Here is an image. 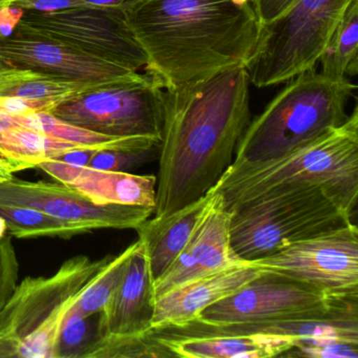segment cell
Masks as SVG:
<instances>
[{
  "label": "cell",
  "mask_w": 358,
  "mask_h": 358,
  "mask_svg": "<svg viewBox=\"0 0 358 358\" xmlns=\"http://www.w3.org/2000/svg\"><path fill=\"white\" fill-rule=\"evenodd\" d=\"M138 244L139 242L137 241L120 255L110 257L91 284L81 293L76 303L71 308V311L77 312L85 317L101 311L120 285L129 259Z\"/></svg>",
  "instance_id": "25"
},
{
  "label": "cell",
  "mask_w": 358,
  "mask_h": 358,
  "mask_svg": "<svg viewBox=\"0 0 358 358\" xmlns=\"http://www.w3.org/2000/svg\"><path fill=\"white\" fill-rule=\"evenodd\" d=\"M351 0H295L275 20L263 24L257 49L246 66L259 89L291 80L315 68Z\"/></svg>",
  "instance_id": "7"
},
{
  "label": "cell",
  "mask_w": 358,
  "mask_h": 358,
  "mask_svg": "<svg viewBox=\"0 0 358 358\" xmlns=\"http://www.w3.org/2000/svg\"><path fill=\"white\" fill-rule=\"evenodd\" d=\"M285 357L357 358L358 343H335L322 345H293Z\"/></svg>",
  "instance_id": "29"
},
{
  "label": "cell",
  "mask_w": 358,
  "mask_h": 358,
  "mask_svg": "<svg viewBox=\"0 0 358 358\" xmlns=\"http://www.w3.org/2000/svg\"><path fill=\"white\" fill-rule=\"evenodd\" d=\"M37 167L98 205H139L154 209L156 206V176L100 171L55 159L43 161Z\"/></svg>",
  "instance_id": "18"
},
{
  "label": "cell",
  "mask_w": 358,
  "mask_h": 358,
  "mask_svg": "<svg viewBox=\"0 0 358 358\" xmlns=\"http://www.w3.org/2000/svg\"><path fill=\"white\" fill-rule=\"evenodd\" d=\"M357 299L332 296L301 280L263 270L240 290L206 308L198 320L226 326L326 320L357 309Z\"/></svg>",
  "instance_id": "8"
},
{
  "label": "cell",
  "mask_w": 358,
  "mask_h": 358,
  "mask_svg": "<svg viewBox=\"0 0 358 358\" xmlns=\"http://www.w3.org/2000/svg\"><path fill=\"white\" fill-rule=\"evenodd\" d=\"M80 148H93L64 141L22 125L0 131V157L24 163L29 169L45 160H57L66 152Z\"/></svg>",
  "instance_id": "22"
},
{
  "label": "cell",
  "mask_w": 358,
  "mask_h": 358,
  "mask_svg": "<svg viewBox=\"0 0 358 358\" xmlns=\"http://www.w3.org/2000/svg\"><path fill=\"white\" fill-rule=\"evenodd\" d=\"M24 163L15 162L0 157V182L7 181L13 178V173L28 169Z\"/></svg>",
  "instance_id": "35"
},
{
  "label": "cell",
  "mask_w": 358,
  "mask_h": 358,
  "mask_svg": "<svg viewBox=\"0 0 358 358\" xmlns=\"http://www.w3.org/2000/svg\"><path fill=\"white\" fill-rule=\"evenodd\" d=\"M110 87L114 85L78 83L31 69L0 68V97L16 96L51 102L57 106L91 92Z\"/></svg>",
  "instance_id": "20"
},
{
  "label": "cell",
  "mask_w": 358,
  "mask_h": 358,
  "mask_svg": "<svg viewBox=\"0 0 358 358\" xmlns=\"http://www.w3.org/2000/svg\"><path fill=\"white\" fill-rule=\"evenodd\" d=\"M55 104L41 100L27 99L16 96H1L0 97V110L8 113L12 116L33 114V113H50Z\"/></svg>",
  "instance_id": "30"
},
{
  "label": "cell",
  "mask_w": 358,
  "mask_h": 358,
  "mask_svg": "<svg viewBox=\"0 0 358 358\" xmlns=\"http://www.w3.org/2000/svg\"><path fill=\"white\" fill-rule=\"evenodd\" d=\"M85 1L98 7L118 8V9L124 10L136 3L137 0H85Z\"/></svg>",
  "instance_id": "36"
},
{
  "label": "cell",
  "mask_w": 358,
  "mask_h": 358,
  "mask_svg": "<svg viewBox=\"0 0 358 358\" xmlns=\"http://www.w3.org/2000/svg\"><path fill=\"white\" fill-rule=\"evenodd\" d=\"M138 242L120 285L100 311V336L142 334L154 330L155 280L145 249Z\"/></svg>",
  "instance_id": "17"
},
{
  "label": "cell",
  "mask_w": 358,
  "mask_h": 358,
  "mask_svg": "<svg viewBox=\"0 0 358 358\" xmlns=\"http://www.w3.org/2000/svg\"><path fill=\"white\" fill-rule=\"evenodd\" d=\"M335 297H358V229L350 223L250 262Z\"/></svg>",
  "instance_id": "11"
},
{
  "label": "cell",
  "mask_w": 358,
  "mask_h": 358,
  "mask_svg": "<svg viewBox=\"0 0 358 358\" xmlns=\"http://www.w3.org/2000/svg\"><path fill=\"white\" fill-rule=\"evenodd\" d=\"M165 91L148 74L57 104L50 114L112 137L162 138Z\"/></svg>",
  "instance_id": "10"
},
{
  "label": "cell",
  "mask_w": 358,
  "mask_h": 358,
  "mask_svg": "<svg viewBox=\"0 0 358 358\" xmlns=\"http://www.w3.org/2000/svg\"><path fill=\"white\" fill-rule=\"evenodd\" d=\"M262 24H268L282 15L295 0H250Z\"/></svg>",
  "instance_id": "32"
},
{
  "label": "cell",
  "mask_w": 358,
  "mask_h": 358,
  "mask_svg": "<svg viewBox=\"0 0 358 358\" xmlns=\"http://www.w3.org/2000/svg\"><path fill=\"white\" fill-rule=\"evenodd\" d=\"M0 217L5 219L9 234L18 238L37 236L69 238L85 234L79 226L29 207L0 206Z\"/></svg>",
  "instance_id": "24"
},
{
  "label": "cell",
  "mask_w": 358,
  "mask_h": 358,
  "mask_svg": "<svg viewBox=\"0 0 358 358\" xmlns=\"http://www.w3.org/2000/svg\"><path fill=\"white\" fill-rule=\"evenodd\" d=\"M322 186L352 213L358 199V110L337 129L278 158L234 161L217 185L226 210L284 185Z\"/></svg>",
  "instance_id": "3"
},
{
  "label": "cell",
  "mask_w": 358,
  "mask_h": 358,
  "mask_svg": "<svg viewBox=\"0 0 358 358\" xmlns=\"http://www.w3.org/2000/svg\"><path fill=\"white\" fill-rule=\"evenodd\" d=\"M250 85L246 68H236L164 90L155 217L206 196L229 169L250 122Z\"/></svg>",
  "instance_id": "1"
},
{
  "label": "cell",
  "mask_w": 358,
  "mask_h": 358,
  "mask_svg": "<svg viewBox=\"0 0 358 358\" xmlns=\"http://www.w3.org/2000/svg\"><path fill=\"white\" fill-rule=\"evenodd\" d=\"M154 331L175 357H276L296 343L290 337L232 332L199 320L181 328Z\"/></svg>",
  "instance_id": "15"
},
{
  "label": "cell",
  "mask_w": 358,
  "mask_h": 358,
  "mask_svg": "<svg viewBox=\"0 0 358 358\" xmlns=\"http://www.w3.org/2000/svg\"><path fill=\"white\" fill-rule=\"evenodd\" d=\"M14 1H16V0H0V8L5 7V6H11Z\"/></svg>",
  "instance_id": "38"
},
{
  "label": "cell",
  "mask_w": 358,
  "mask_h": 358,
  "mask_svg": "<svg viewBox=\"0 0 358 358\" xmlns=\"http://www.w3.org/2000/svg\"><path fill=\"white\" fill-rule=\"evenodd\" d=\"M123 13L163 90L246 68L263 28L250 0H137Z\"/></svg>",
  "instance_id": "2"
},
{
  "label": "cell",
  "mask_w": 358,
  "mask_h": 358,
  "mask_svg": "<svg viewBox=\"0 0 358 358\" xmlns=\"http://www.w3.org/2000/svg\"><path fill=\"white\" fill-rule=\"evenodd\" d=\"M99 313L80 315L69 311L60 330L56 347V358L85 357L92 345L100 337Z\"/></svg>",
  "instance_id": "27"
},
{
  "label": "cell",
  "mask_w": 358,
  "mask_h": 358,
  "mask_svg": "<svg viewBox=\"0 0 358 358\" xmlns=\"http://www.w3.org/2000/svg\"><path fill=\"white\" fill-rule=\"evenodd\" d=\"M18 125L45 134L64 141L99 150H148L161 145V140L152 137H112L64 122L47 112L14 116Z\"/></svg>",
  "instance_id": "21"
},
{
  "label": "cell",
  "mask_w": 358,
  "mask_h": 358,
  "mask_svg": "<svg viewBox=\"0 0 358 358\" xmlns=\"http://www.w3.org/2000/svg\"><path fill=\"white\" fill-rule=\"evenodd\" d=\"M229 213L232 249L245 262L352 223L351 213L311 183L280 186Z\"/></svg>",
  "instance_id": "5"
},
{
  "label": "cell",
  "mask_w": 358,
  "mask_h": 358,
  "mask_svg": "<svg viewBox=\"0 0 358 358\" xmlns=\"http://www.w3.org/2000/svg\"><path fill=\"white\" fill-rule=\"evenodd\" d=\"M210 199L211 194H206L171 215L150 217L136 228L155 282L185 248Z\"/></svg>",
  "instance_id": "19"
},
{
  "label": "cell",
  "mask_w": 358,
  "mask_h": 358,
  "mask_svg": "<svg viewBox=\"0 0 358 358\" xmlns=\"http://www.w3.org/2000/svg\"><path fill=\"white\" fill-rule=\"evenodd\" d=\"M31 69L78 83L115 85L144 74L92 57L60 43L12 35L0 39V68Z\"/></svg>",
  "instance_id": "13"
},
{
  "label": "cell",
  "mask_w": 358,
  "mask_h": 358,
  "mask_svg": "<svg viewBox=\"0 0 358 358\" xmlns=\"http://www.w3.org/2000/svg\"><path fill=\"white\" fill-rule=\"evenodd\" d=\"M11 6L24 11L57 12L77 8L95 7L85 0H16Z\"/></svg>",
  "instance_id": "31"
},
{
  "label": "cell",
  "mask_w": 358,
  "mask_h": 358,
  "mask_svg": "<svg viewBox=\"0 0 358 358\" xmlns=\"http://www.w3.org/2000/svg\"><path fill=\"white\" fill-rule=\"evenodd\" d=\"M8 227L5 219L0 217V241L3 240L7 236Z\"/></svg>",
  "instance_id": "37"
},
{
  "label": "cell",
  "mask_w": 358,
  "mask_h": 358,
  "mask_svg": "<svg viewBox=\"0 0 358 358\" xmlns=\"http://www.w3.org/2000/svg\"><path fill=\"white\" fill-rule=\"evenodd\" d=\"M357 55L358 0H351L320 56V73L336 81L355 77L358 73Z\"/></svg>",
  "instance_id": "23"
},
{
  "label": "cell",
  "mask_w": 358,
  "mask_h": 358,
  "mask_svg": "<svg viewBox=\"0 0 358 358\" xmlns=\"http://www.w3.org/2000/svg\"><path fill=\"white\" fill-rule=\"evenodd\" d=\"M289 81L249 122L234 161L278 158L337 129L349 118L345 108L356 90L349 79L332 80L313 68Z\"/></svg>",
  "instance_id": "4"
},
{
  "label": "cell",
  "mask_w": 358,
  "mask_h": 358,
  "mask_svg": "<svg viewBox=\"0 0 358 358\" xmlns=\"http://www.w3.org/2000/svg\"><path fill=\"white\" fill-rule=\"evenodd\" d=\"M0 39H1V38H0Z\"/></svg>",
  "instance_id": "39"
},
{
  "label": "cell",
  "mask_w": 358,
  "mask_h": 358,
  "mask_svg": "<svg viewBox=\"0 0 358 358\" xmlns=\"http://www.w3.org/2000/svg\"><path fill=\"white\" fill-rule=\"evenodd\" d=\"M18 271L20 264L9 234L0 241V310L17 287Z\"/></svg>",
  "instance_id": "28"
},
{
  "label": "cell",
  "mask_w": 358,
  "mask_h": 358,
  "mask_svg": "<svg viewBox=\"0 0 358 358\" xmlns=\"http://www.w3.org/2000/svg\"><path fill=\"white\" fill-rule=\"evenodd\" d=\"M24 12V10L16 6L0 8V38H8L13 35Z\"/></svg>",
  "instance_id": "33"
},
{
  "label": "cell",
  "mask_w": 358,
  "mask_h": 358,
  "mask_svg": "<svg viewBox=\"0 0 358 358\" xmlns=\"http://www.w3.org/2000/svg\"><path fill=\"white\" fill-rule=\"evenodd\" d=\"M13 35L60 43L92 57L134 71L146 58L125 22L122 9L77 8L57 12L26 11Z\"/></svg>",
  "instance_id": "9"
},
{
  "label": "cell",
  "mask_w": 358,
  "mask_h": 358,
  "mask_svg": "<svg viewBox=\"0 0 358 358\" xmlns=\"http://www.w3.org/2000/svg\"><path fill=\"white\" fill-rule=\"evenodd\" d=\"M110 257H75L50 278L17 285L0 310V357L56 358L66 314Z\"/></svg>",
  "instance_id": "6"
},
{
  "label": "cell",
  "mask_w": 358,
  "mask_h": 358,
  "mask_svg": "<svg viewBox=\"0 0 358 358\" xmlns=\"http://www.w3.org/2000/svg\"><path fill=\"white\" fill-rule=\"evenodd\" d=\"M29 207L79 226L87 232L114 228L136 229L154 215L152 207L139 205H98L78 190L64 184L0 182V206Z\"/></svg>",
  "instance_id": "12"
},
{
  "label": "cell",
  "mask_w": 358,
  "mask_h": 358,
  "mask_svg": "<svg viewBox=\"0 0 358 358\" xmlns=\"http://www.w3.org/2000/svg\"><path fill=\"white\" fill-rule=\"evenodd\" d=\"M262 271L244 262L169 291L156 299L152 329L181 328L196 322L206 308L234 294Z\"/></svg>",
  "instance_id": "16"
},
{
  "label": "cell",
  "mask_w": 358,
  "mask_h": 358,
  "mask_svg": "<svg viewBox=\"0 0 358 358\" xmlns=\"http://www.w3.org/2000/svg\"><path fill=\"white\" fill-rule=\"evenodd\" d=\"M92 358L175 357L155 331L142 334L100 336L85 353Z\"/></svg>",
  "instance_id": "26"
},
{
  "label": "cell",
  "mask_w": 358,
  "mask_h": 358,
  "mask_svg": "<svg viewBox=\"0 0 358 358\" xmlns=\"http://www.w3.org/2000/svg\"><path fill=\"white\" fill-rule=\"evenodd\" d=\"M98 150H96V148H80V150H71L57 160L64 161V162L75 165V166H87L90 161Z\"/></svg>",
  "instance_id": "34"
},
{
  "label": "cell",
  "mask_w": 358,
  "mask_h": 358,
  "mask_svg": "<svg viewBox=\"0 0 358 358\" xmlns=\"http://www.w3.org/2000/svg\"><path fill=\"white\" fill-rule=\"evenodd\" d=\"M211 194L185 248L154 282L156 299L190 280L244 263L234 252L230 241V213L221 196Z\"/></svg>",
  "instance_id": "14"
}]
</instances>
